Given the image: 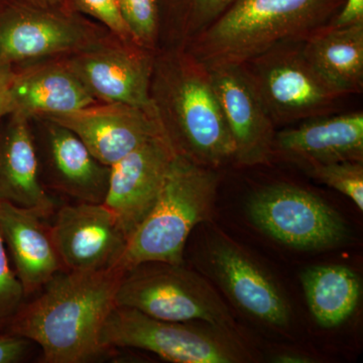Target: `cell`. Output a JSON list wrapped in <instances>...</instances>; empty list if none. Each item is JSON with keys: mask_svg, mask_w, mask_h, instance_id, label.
<instances>
[{"mask_svg": "<svg viewBox=\"0 0 363 363\" xmlns=\"http://www.w3.org/2000/svg\"><path fill=\"white\" fill-rule=\"evenodd\" d=\"M176 155L162 133L111 167L104 204L128 238L154 207Z\"/></svg>", "mask_w": 363, "mask_h": 363, "instance_id": "9a60e30c", "label": "cell"}, {"mask_svg": "<svg viewBox=\"0 0 363 363\" xmlns=\"http://www.w3.org/2000/svg\"><path fill=\"white\" fill-rule=\"evenodd\" d=\"M40 117L73 131L93 156L108 167L164 133L152 107L96 102L68 113Z\"/></svg>", "mask_w": 363, "mask_h": 363, "instance_id": "2e32d148", "label": "cell"}, {"mask_svg": "<svg viewBox=\"0 0 363 363\" xmlns=\"http://www.w3.org/2000/svg\"><path fill=\"white\" fill-rule=\"evenodd\" d=\"M313 358L300 351L284 350L277 352L272 362L279 363H310Z\"/></svg>", "mask_w": 363, "mask_h": 363, "instance_id": "4dcf8cb0", "label": "cell"}, {"mask_svg": "<svg viewBox=\"0 0 363 363\" xmlns=\"http://www.w3.org/2000/svg\"><path fill=\"white\" fill-rule=\"evenodd\" d=\"M14 66L0 63V123L11 114V88Z\"/></svg>", "mask_w": 363, "mask_h": 363, "instance_id": "f546056e", "label": "cell"}, {"mask_svg": "<svg viewBox=\"0 0 363 363\" xmlns=\"http://www.w3.org/2000/svg\"><path fill=\"white\" fill-rule=\"evenodd\" d=\"M50 228L66 272H98L119 266L128 245V236L104 203L65 205Z\"/></svg>", "mask_w": 363, "mask_h": 363, "instance_id": "4fadbf2b", "label": "cell"}, {"mask_svg": "<svg viewBox=\"0 0 363 363\" xmlns=\"http://www.w3.org/2000/svg\"><path fill=\"white\" fill-rule=\"evenodd\" d=\"M125 271L58 272L11 320L13 334L40 346L44 362L82 363L104 353L100 335Z\"/></svg>", "mask_w": 363, "mask_h": 363, "instance_id": "6da1fadb", "label": "cell"}, {"mask_svg": "<svg viewBox=\"0 0 363 363\" xmlns=\"http://www.w3.org/2000/svg\"><path fill=\"white\" fill-rule=\"evenodd\" d=\"M40 178L52 190L77 202L102 204L111 167L93 156L73 131L44 117L30 119Z\"/></svg>", "mask_w": 363, "mask_h": 363, "instance_id": "7c38bea8", "label": "cell"}, {"mask_svg": "<svg viewBox=\"0 0 363 363\" xmlns=\"http://www.w3.org/2000/svg\"><path fill=\"white\" fill-rule=\"evenodd\" d=\"M32 1L43 6H69V0H32Z\"/></svg>", "mask_w": 363, "mask_h": 363, "instance_id": "1f68e13d", "label": "cell"}, {"mask_svg": "<svg viewBox=\"0 0 363 363\" xmlns=\"http://www.w3.org/2000/svg\"><path fill=\"white\" fill-rule=\"evenodd\" d=\"M218 174L176 155L154 207L128 238L119 266L128 272L145 262L184 264L196 225L213 213Z\"/></svg>", "mask_w": 363, "mask_h": 363, "instance_id": "277c9868", "label": "cell"}, {"mask_svg": "<svg viewBox=\"0 0 363 363\" xmlns=\"http://www.w3.org/2000/svg\"><path fill=\"white\" fill-rule=\"evenodd\" d=\"M44 218L35 210L0 201V233L26 295L44 288L64 271Z\"/></svg>", "mask_w": 363, "mask_h": 363, "instance_id": "ffe728a7", "label": "cell"}, {"mask_svg": "<svg viewBox=\"0 0 363 363\" xmlns=\"http://www.w3.org/2000/svg\"><path fill=\"white\" fill-rule=\"evenodd\" d=\"M133 40L157 52L160 39L159 0H117Z\"/></svg>", "mask_w": 363, "mask_h": 363, "instance_id": "cb8c5ba5", "label": "cell"}, {"mask_svg": "<svg viewBox=\"0 0 363 363\" xmlns=\"http://www.w3.org/2000/svg\"><path fill=\"white\" fill-rule=\"evenodd\" d=\"M69 6L86 18L96 21L114 37L125 42H135L117 0H69Z\"/></svg>", "mask_w": 363, "mask_h": 363, "instance_id": "484cf974", "label": "cell"}, {"mask_svg": "<svg viewBox=\"0 0 363 363\" xmlns=\"http://www.w3.org/2000/svg\"><path fill=\"white\" fill-rule=\"evenodd\" d=\"M111 35L70 6H43L32 0H6L0 6L2 64L16 67L69 56Z\"/></svg>", "mask_w": 363, "mask_h": 363, "instance_id": "52a82bcc", "label": "cell"}, {"mask_svg": "<svg viewBox=\"0 0 363 363\" xmlns=\"http://www.w3.org/2000/svg\"><path fill=\"white\" fill-rule=\"evenodd\" d=\"M272 157L302 169L313 164L363 162V113L327 114L277 131Z\"/></svg>", "mask_w": 363, "mask_h": 363, "instance_id": "e0dca14e", "label": "cell"}, {"mask_svg": "<svg viewBox=\"0 0 363 363\" xmlns=\"http://www.w3.org/2000/svg\"><path fill=\"white\" fill-rule=\"evenodd\" d=\"M32 341L20 335H0V363H16L25 359Z\"/></svg>", "mask_w": 363, "mask_h": 363, "instance_id": "83f0119b", "label": "cell"}, {"mask_svg": "<svg viewBox=\"0 0 363 363\" xmlns=\"http://www.w3.org/2000/svg\"><path fill=\"white\" fill-rule=\"evenodd\" d=\"M247 212L262 233L297 250L335 247L350 233L341 215L321 198L289 184L266 186L253 193Z\"/></svg>", "mask_w": 363, "mask_h": 363, "instance_id": "9c48e42d", "label": "cell"}, {"mask_svg": "<svg viewBox=\"0 0 363 363\" xmlns=\"http://www.w3.org/2000/svg\"><path fill=\"white\" fill-rule=\"evenodd\" d=\"M302 42L276 45L242 65L276 126L335 113L345 97L313 68Z\"/></svg>", "mask_w": 363, "mask_h": 363, "instance_id": "ba28073f", "label": "cell"}, {"mask_svg": "<svg viewBox=\"0 0 363 363\" xmlns=\"http://www.w3.org/2000/svg\"><path fill=\"white\" fill-rule=\"evenodd\" d=\"M344 0H236L184 49L205 66L243 65L328 25Z\"/></svg>", "mask_w": 363, "mask_h": 363, "instance_id": "3957f363", "label": "cell"}, {"mask_svg": "<svg viewBox=\"0 0 363 363\" xmlns=\"http://www.w3.org/2000/svg\"><path fill=\"white\" fill-rule=\"evenodd\" d=\"M310 64L339 92L347 96L363 90V23L325 26L302 42Z\"/></svg>", "mask_w": 363, "mask_h": 363, "instance_id": "44dd1931", "label": "cell"}, {"mask_svg": "<svg viewBox=\"0 0 363 363\" xmlns=\"http://www.w3.org/2000/svg\"><path fill=\"white\" fill-rule=\"evenodd\" d=\"M208 69L233 140L234 164L240 167L269 164L274 157L276 125L247 71L236 64H221Z\"/></svg>", "mask_w": 363, "mask_h": 363, "instance_id": "5bb4252c", "label": "cell"}, {"mask_svg": "<svg viewBox=\"0 0 363 363\" xmlns=\"http://www.w3.org/2000/svg\"><path fill=\"white\" fill-rule=\"evenodd\" d=\"M308 307L323 328H335L354 313L360 295L359 277L340 264L315 266L301 274Z\"/></svg>", "mask_w": 363, "mask_h": 363, "instance_id": "7402d4cb", "label": "cell"}, {"mask_svg": "<svg viewBox=\"0 0 363 363\" xmlns=\"http://www.w3.org/2000/svg\"><path fill=\"white\" fill-rule=\"evenodd\" d=\"M6 1V0H0V6H1L4 2Z\"/></svg>", "mask_w": 363, "mask_h": 363, "instance_id": "d6a6232c", "label": "cell"}, {"mask_svg": "<svg viewBox=\"0 0 363 363\" xmlns=\"http://www.w3.org/2000/svg\"><path fill=\"white\" fill-rule=\"evenodd\" d=\"M25 296L20 279L9 266L6 243L0 233V325L13 319Z\"/></svg>", "mask_w": 363, "mask_h": 363, "instance_id": "4316f807", "label": "cell"}, {"mask_svg": "<svg viewBox=\"0 0 363 363\" xmlns=\"http://www.w3.org/2000/svg\"><path fill=\"white\" fill-rule=\"evenodd\" d=\"M11 100V114L28 119L68 113L98 102L66 57L14 67Z\"/></svg>", "mask_w": 363, "mask_h": 363, "instance_id": "ac0fdd59", "label": "cell"}, {"mask_svg": "<svg viewBox=\"0 0 363 363\" xmlns=\"http://www.w3.org/2000/svg\"><path fill=\"white\" fill-rule=\"evenodd\" d=\"M204 259L210 276L238 309L269 326H289L292 312L285 294L247 250L217 235L208 242Z\"/></svg>", "mask_w": 363, "mask_h": 363, "instance_id": "8fae6325", "label": "cell"}, {"mask_svg": "<svg viewBox=\"0 0 363 363\" xmlns=\"http://www.w3.org/2000/svg\"><path fill=\"white\" fill-rule=\"evenodd\" d=\"M150 104L176 154L205 168L233 162L234 145L209 69L183 48L157 49Z\"/></svg>", "mask_w": 363, "mask_h": 363, "instance_id": "7a4b0ae2", "label": "cell"}, {"mask_svg": "<svg viewBox=\"0 0 363 363\" xmlns=\"http://www.w3.org/2000/svg\"><path fill=\"white\" fill-rule=\"evenodd\" d=\"M236 0H159L157 49L186 48Z\"/></svg>", "mask_w": 363, "mask_h": 363, "instance_id": "603a6c76", "label": "cell"}, {"mask_svg": "<svg viewBox=\"0 0 363 363\" xmlns=\"http://www.w3.org/2000/svg\"><path fill=\"white\" fill-rule=\"evenodd\" d=\"M104 350L135 348L176 363H241L252 359L238 331L205 322L164 321L116 306L100 335Z\"/></svg>", "mask_w": 363, "mask_h": 363, "instance_id": "5b68a950", "label": "cell"}, {"mask_svg": "<svg viewBox=\"0 0 363 363\" xmlns=\"http://www.w3.org/2000/svg\"><path fill=\"white\" fill-rule=\"evenodd\" d=\"M363 23V0H344L342 6L327 26L345 28Z\"/></svg>", "mask_w": 363, "mask_h": 363, "instance_id": "f1b7e54d", "label": "cell"}, {"mask_svg": "<svg viewBox=\"0 0 363 363\" xmlns=\"http://www.w3.org/2000/svg\"><path fill=\"white\" fill-rule=\"evenodd\" d=\"M155 54L135 42H125L111 35L65 57L96 101L150 108Z\"/></svg>", "mask_w": 363, "mask_h": 363, "instance_id": "30bf717a", "label": "cell"}, {"mask_svg": "<svg viewBox=\"0 0 363 363\" xmlns=\"http://www.w3.org/2000/svg\"><path fill=\"white\" fill-rule=\"evenodd\" d=\"M116 306L173 322H205L236 330L228 307L213 286L183 264L145 262L125 272Z\"/></svg>", "mask_w": 363, "mask_h": 363, "instance_id": "8992f818", "label": "cell"}, {"mask_svg": "<svg viewBox=\"0 0 363 363\" xmlns=\"http://www.w3.org/2000/svg\"><path fill=\"white\" fill-rule=\"evenodd\" d=\"M0 126V201L49 217L55 203L40 178L30 119L11 114Z\"/></svg>", "mask_w": 363, "mask_h": 363, "instance_id": "d6986e66", "label": "cell"}, {"mask_svg": "<svg viewBox=\"0 0 363 363\" xmlns=\"http://www.w3.org/2000/svg\"><path fill=\"white\" fill-rule=\"evenodd\" d=\"M306 173L341 194L347 196L363 210V162H338L313 164L304 168Z\"/></svg>", "mask_w": 363, "mask_h": 363, "instance_id": "d4e9b609", "label": "cell"}]
</instances>
